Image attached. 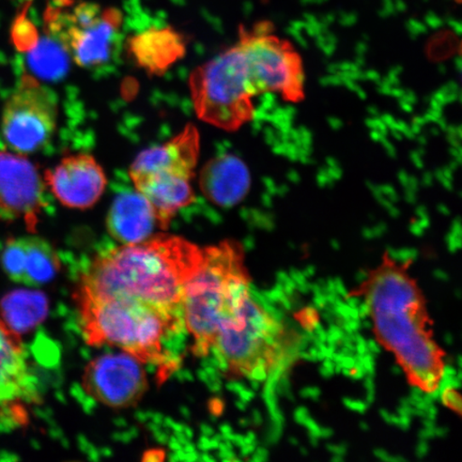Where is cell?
I'll return each instance as SVG.
<instances>
[{"instance_id": "1", "label": "cell", "mask_w": 462, "mask_h": 462, "mask_svg": "<svg viewBox=\"0 0 462 462\" xmlns=\"http://www.w3.org/2000/svg\"><path fill=\"white\" fill-rule=\"evenodd\" d=\"M204 260V248L181 236L155 235L95 258L79 294L123 297L182 315L184 292Z\"/></svg>"}, {"instance_id": "2", "label": "cell", "mask_w": 462, "mask_h": 462, "mask_svg": "<svg viewBox=\"0 0 462 462\" xmlns=\"http://www.w3.org/2000/svg\"><path fill=\"white\" fill-rule=\"evenodd\" d=\"M75 299L87 343L117 346L143 364L159 366L162 374L171 371L164 344L171 334L182 330V315L123 297L77 293Z\"/></svg>"}, {"instance_id": "3", "label": "cell", "mask_w": 462, "mask_h": 462, "mask_svg": "<svg viewBox=\"0 0 462 462\" xmlns=\"http://www.w3.org/2000/svg\"><path fill=\"white\" fill-rule=\"evenodd\" d=\"M241 263L242 248L236 242L204 248V260L188 282L182 305L195 356L210 355L219 327L233 319L235 310L248 298L246 287L235 275Z\"/></svg>"}, {"instance_id": "4", "label": "cell", "mask_w": 462, "mask_h": 462, "mask_svg": "<svg viewBox=\"0 0 462 462\" xmlns=\"http://www.w3.org/2000/svg\"><path fill=\"white\" fill-rule=\"evenodd\" d=\"M373 282L366 302L374 310L381 338L395 350L419 385L426 373L441 375L440 354L423 331L418 314L420 299L412 282L398 271L388 269L375 275Z\"/></svg>"}, {"instance_id": "5", "label": "cell", "mask_w": 462, "mask_h": 462, "mask_svg": "<svg viewBox=\"0 0 462 462\" xmlns=\"http://www.w3.org/2000/svg\"><path fill=\"white\" fill-rule=\"evenodd\" d=\"M200 152L199 132L188 125L161 146L143 150L129 169L135 190L152 206L160 229L195 200L192 186Z\"/></svg>"}, {"instance_id": "6", "label": "cell", "mask_w": 462, "mask_h": 462, "mask_svg": "<svg viewBox=\"0 0 462 462\" xmlns=\"http://www.w3.org/2000/svg\"><path fill=\"white\" fill-rule=\"evenodd\" d=\"M189 87L196 115L216 128L239 130L255 113L256 96L236 44L196 68Z\"/></svg>"}, {"instance_id": "7", "label": "cell", "mask_w": 462, "mask_h": 462, "mask_svg": "<svg viewBox=\"0 0 462 462\" xmlns=\"http://www.w3.org/2000/svg\"><path fill=\"white\" fill-rule=\"evenodd\" d=\"M55 3L45 13V33L79 67L95 68L109 61L123 21L120 11L88 2Z\"/></svg>"}, {"instance_id": "8", "label": "cell", "mask_w": 462, "mask_h": 462, "mask_svg": "<svg viewBox=\"0 0 462 462\" xmlns=\"http://www.w3.org/2000/svg\"><path fill=\"white\" fill-rule=\"evenodd\" d=\"M238 46L255 96L274 92L287 102L304 99V69L293 46L273 34L263 22L251 29L241 27Z\"/></svg>"}, {"instance_id": "9", "label": "cell", "mask_w": 462, "mask_h": 462, "mask_svg": "<svg viewBox=\"0 0 462 462\" xmlns=\"http://www.w3.org/2000/svg\"><path fill=\"white\" fill-rule=\"evenodd\" d=\"M60 116L56 92L32 74H24L2 116L5 143L21 154L39 152L53 138Z\"/></svg>"}, {"instance_id": "10", "label": "cell", "mask_w": 462, "mask_h": 462, "mask_svg": "<svg viewBox=\"0 0 462 462\" xmlns=\"http://www.w3.org/2000/svg\"><path fill=\"white\" fill-rule=\"evenodd\" d=\"M84 389L95 401L107 407L136 406L149 388L143 363L126 352L106 354L85 368Z\"/></svg>"}, {"instance_id": "11", "label": "cell", "mask_w": 462, "mask_h": 462, "mask_svg": "<svg viewBox=\"0 0 462 462\" xmlns=\"http://www.w3.org/2000/svg\"><path fill=\"white\" fill-rule=\"evenodd\" d=\"M44 178L24 154L0 149V217L36 229L44 207Z\"/></svg>"}, {"instance_id": "12", "label": "cell", "mask_w": 462, "mask_h": 462, "mask_svg": "<svg viewBox=\"0 0 462 462\" xmlns=\"http://www.w3.org/2000/svg\"><path fill=\"white\" fill-rule=\"evenodd\" d=\"M44 181L62 206L79 210L94 207L107 186L106 171L88 153L63 158L53 170L45 171Z\"/></svg>"}, {"instance_id": "13", "label": "cell", "mask_w": 462, "mask_h": 462, "mask_svg": "<svg viewBox=\"0 0 462 462\" xmlns=\"http://www.w3.org/2000/svg\"><path fill=\"white\" fill-rule=\"evenodd\" d=\"M26 356L20 335L0 318V420H24L22 398L28 391Z\"/></svg>"}, {"instance_id": "14", "label": "cell", "mask_w": 462, "mask_h": 462, "mask_svg": "<svg viewBox=\"0 0 462 462\" xmlns=\"http://www.w3.org/2000/svg\"><path fill=\"white\" fill-rule=\"evenodd\" d=\"M0 263L11 280L31 286L54 280L60 267L54 248L37 236L9 239L0 255Z\"/></svg>"}, {"instance_id": "15", "label": "cell", "mask_w": 462, "mask_h": 462, "mask_svg": "<svg viewBox=\"0 0 462 462\" xmlns=\"http://www.w3.org/2000/svg\"><path fill=\"white\" fill-rule=\"evenodd\" d=\"M199 188L208 200L221 208H233L246 198L251 172L235 154H222L202 167Z\"/></svg>"}, {"instance_id": "16", "label": "cell", "mask_w": 462, "mask_h": 462, "mask_svg": "<svg viewBox=\"0 0 462 462\" xmlns=\"http://www.w3.org/2000/svg\"><path fill=\"white\" fill-rule=\"evenodd\" d=\"M106 227L121 245L140 244L159 228L153 209L143 196L135 192L119 194L109 208Z\"/></svg>"}, {"instance_id": "17", "label": "cell", "mask_w": 462, "mask_h": 462, "mask_svg": "<svg viewBox=\"0 0 462 462\" xmlns=\"http://www.w3.org/2000/svg\"><path fill=\"white\" fill-rule=\"evenodd\" d=\"M129 49L138 67L149 74L162 75L186 55L187 45L172 28H152L133 37Z\"/></svg>"}, {"instance_id": "18", "label": "cell", "mask_w": 462, "mask_h": 462, "mask_svg": "<svg viewBox=\"0 0 462 462\" xmlns=\"http://www.w3.org/2000/svg\"><path fill=\"white\" fill-rule=\"evenodd\" d=\"M48 313V298L42 291L19 289L5 294L0 301L2 319L17 335L42 325Z\"/></svg>"}, {"instance_id": "19", "label": "cell", "mask_w": 462, "mask_h": 462, "mask_svg": "<svg viewBox=\"0 0 462 462\" xmlns=\"http://www.w3.org/2000/svg\"><path fill=\"white\" fill-rule=\"evenodd\" d=\"M69 58L61 45L46 33L28 48V65L40 79L60 78L66 72Z\"/></svg>"}, {"instance_id": "20", "label": "cell", "mask_w": 462, "mask_h": 462, "mask_svg": "<svg viewBox=\"0 0 462 462\" xmlns=\"http://www.w3.org/2000/svg\"><path fill=\"white\" fill-rule=\"evenodd\" d=\"M441 400L446 406H449L459 412L461 409L460 397L455 389H447L441 393Z\"/></svg>"}, {"instance_id": "21", "label": "cell", "mask_w": 462, "mask_h": 462, "mask_svg": "<svg viewBox=\"0 0 462 462\" xmlns=\"http://www.w3.org/2000/svg\"><path fill=\"white\" fill-rule=\"evenodd\" d=\"M344 403L346 408H349L351 410H354V411H357V412H361V413H364V411H366V409H367V403L351 401V400H348V398H345Z\"/></svg>"}, {"instance_id": "22", "label": "cell", "mask_w": 462, "mask_h": 462, "mask_svg": "<svg viewBox=\"0 0 462 462\" xmlns=\"http://www.w3.org/2000/svg\"><path fill=\"white\" fill-rule=\"evenodd\" d=\"M288 275L289 277H291V280L294 281V282H296L297 285L304 284V282H306V277L304 276V274L302 273H300V271L296 269H291V274Z\"/></svg>"}, {"instance_id": "23", "label": "cell", "mask_w": 462, "mask_h": 462, "mask_svg": "<svg viewBox=\"0 0 462 462\" xmlns=\"http://www.w3.org/2000/svg\"><path fill=\"white\" fill-rule=\"evenodd\" d=\"M301 395L305 398H311V400L317 401L320 396V390L317 388H306L301 392Z\"/></svg>"}, {"instance_id": "24", "label": "cell", "mask_w": 462, "mask_h": 462, "mask_svg": "<svg viewBox=\"0 0 462 462\" xmlns=\"http://www.w3.org/2000/svg\"><path fill=\"white\" fill-rule=\"evenodd\" d=\"M309 418V411L306 408H299L294 412V419L297 420L298 423L303 424L305 420Z\"/></svg>"}, {"instance_id": "25", "label": "cell", "mask_w": 462, "mask_h": 462, "mask_svg": "<svg viewBox=\"0 0 462 462\" xmlns=\"http://www.w3.org/2000/svg\"><path fill=\"white\" fill-rule=\"evenodd\" d=\"M335 291H337V293L338 296L346 297L348 296V292H346V289L344 285V282L340 279H335Z\"/></svg>"}, {"instance_id": "26", "label": "cell", "mask_w": 462, "mask_h": 462, "mask_svg": "<svg viewBox=\"0 0 462 462\" xmlns=\"http://www.w3.org/2000/svg\"><path fill=\"white\" fill-rule=\"evenodd\" d=\"M357 310H359L360 318H362V319H366L368 314L371 313L372 308L371 305L365 302L359 304V306H357Z\"/></svg>"}, {"instance_id": "27", "label": "cell", "mask_w": 462, "mask_h": 462, "mask_svg": "<svg viewBox=\"0 0 462 462\" xmlns=\"http://www.w3.org/2000/svg\"><path fill=\"white\" fill-rule=\"evenodd\" d=\"M314 303H315L317 309L325 308V306L327 304L326 294L325 293L316 294V296L314 298Z\"/></svg>"}, {"instance_id": "28", "label": "cell", "mask_w": 462, "mask_h": 462, "mask_svg": "<svg viewBox=\"0 0 462 462\" xmlns=\"http://www.w3.org/2000/svg\"><path fill=\"white\" fill-rule=\"evenodd\" d=\"M366 344H367L368 352H371V354H373V355L380 354V346L377 344V342H374V340L371 339V340H368V342L366 340Z\"/></svg>"}, {"instance_id": "29", "label": "cell", "mask_w": 462, "mask_h": 462, "mask_svg": "<svg viewBox=\"0 0 462 462\" xmlns=\"http://www.w3.org/2000/svg\"><path fill=\"white\" fill-rule=\"evenodd\" d=\"M343 367L354 368L356 361L354 356H344L342 363Z\"/></svg>"}, {"instance_id": "30", "label": "cell", "mask_w": 462, "mask_h": 462, "mask_svg": "<svg viewBox=\"0 0 462 462\" xmlns=\"http://www.w3.org/2000/svg\"><path fill=\"white\" fill-rule=\"evenodd\" d=\"M410 425H411V417L400 415V423H398V426H401L403 430H407L409 429Z\"/></svg>"}, {"instance_id": "31", "label": "cell", "mask_w": 462, "mask_h": 462, "mask_svg": "<svg viewBox=\"0 0 462 462\" xmlns=\"http://www.w3.org/2000/svg\"><path fill=\"white\" fill-rule=\"evenodd\" d=\"M419 457H424V456L429 453V446H427L426 441L421 440L420 446L417 450Z\"/></svg>"}, {"instance_id": "32", "label": "cell", "mask_w": 462, "mask_h": 462, "mask_svg": "<svg viewBox=\"0 0 462 462\" xmlns=\"http://www.w3.org/2000/svg\"><path fill=\"white\" fill-rule=\"evenodd\" d=\"M268 458V452L267 450L263 448H259L257 450L255 457H254V460L255 461H263Z\"/></svg>"}, {"instance_id": "33", "label": "cell", "mask_w": 462, "mask_h": 462, "mask_svg": "<svg viewBox=\"0 0 462 462\" xmlns=\"http://www.w3.org/2000/svg\"><path fill=\"white\" fill-rule=\"evenodd\" d=\"M420 437L421 440L427 441L429 439L435 437V435H433V430L424 429L420 432Z\"/></svg>"}, {"instance_id": "34", "label": "cell", "mask_w": 462, "mask_h": 462, "mask_svg": "<svg viewBox=\"0 0 462 462\" xmlns=\"http://www.w3.org/2000/svg\"><path fill=\"white\" fill-rule=\"evenodd\" d=\"M374 453L378 458L389 461L390 455L388 453L384 452L383 449H377V450H375Z\"/></svg>"}, {"instance_id": "35", "label": "cell", "mask_w": 462, "mask_h": 462, "mask_svg": "<svg viewBox=\"0 0 462 462\" xmlns=\"http://www.w3.org/2000/svg\"><path fill=\"white\" fill-rule=\"evenodd\" d=\"M240 394L245 402H250L254 397V393L251 391L242 390L240 391Z\"/></svg>"}, {"instance_id": "36", "label": "cell", "mask_w": 462, "mask_h": 462, "mask_svg": "<svg viewBox=\"0 0 462 462\" xmlns=\"http://www.w3.org/2000/svg\"><path fill=\"white\" fill-rule=\"evenodd\" d=\"M346 304L348 305L350 309H356L357 306H359L360 302L359 300L356 298H348L346 299Z\"/></svg>"}, {"instance_id": "37", "label": "cell", "mask_w": 462, "mask_h": 462, "mask_svg": "<svg viewBox=\"0 0 462 462\" xmlns=\"http://www.w3.org/2000/svg\"><path fill=\"white\" fill-rule=\"evenodd\" d=\"M302 273L304 274L306 279H308V277L313 276L315 274V268L313 267V265H309V267L306 268Z\"/></svg>"}, {"instance_id": "38", "label": "cell", "mask_w": 462, "mask_h": 462, "mask_svg": "<svg viewBox=\"0 0 462 462\" xmlns=\"http://www.w3.org/2000/svg\"><path fill=\"white\" fill-rule=\"evenodd\" d=\"M320 374L323 375V377L328 378L330 377V375H332L334 372L331 371V369L322 366L320 369Z\"/></svg>"}, {"instance_id": "39", "label": "cell", "mask_w": 462, "mask_h": 462, "mask_svg": "<svg viewBox=\"0 0 462 462\" xmlns=\"http://www.w3.org/2000/svg\"><path fill=\"white\" fill-rule=\"evenodd\" d=\"M435 275H436V277H438L439 280H441V281H448V274L446 273H443V271H441V270L436 271Z\"/></svg>"}, {"instance_id": "40", "label": "cell", "mask_w": 462, "mask_h": 462, "mask_svg": "<svg viewBox=\"0 0 462 462\" xmlns=\"http://www.w3.org/2000/svg\"><path fill=\"white\" fill-rule=\"evenodd\" d=\"M288 279L289 275L285 273H280L279 274H277V281H279V282H282V284H285Z\"/></svg>"}, {"instance_id": "41", "label": "cell", "mask_w": 462, "mask_h": 462, "mask_svg": "<svg viewBox=\"0 0 462 462\" xmlns=\"http://www.w3.org/2000/svg\"><path fill=\"white\" fill-rule=\"evenodd\" d=\"M435 421L430 419L424 420V429L433 430L435 429Z\"/></svg>"}, {"instance_id": "42", "label": "cell", "mask_w": 462, "mask_h": 462, "mask_svg": "<svg viewBox=\"0 0 462 462\" xmlns=\"http://www.w3.org/2000/svg\"><path fill=\"white\" fill-rule=\"evenodd\" d=\"M333 435V431L330 429H320V437L328 438Z\"/></svg>"}, {"instance_id": "43", "label": "cell", "mask_w": 462, "mask_h": 462, "mask_svg": "<svg viewBox=\"0 0 462 462\" xmlns=\"http://www.w3.org/2000/svg\"><path fill=\"white\" fill-rule=\"evenodd\" d=\"M368 279V273L366 271H361L359 274L356 275V280L360 282H365Z\"/></svg>"}, {"instance_id": "44", "label": "cell", "mask_w": 462, "mask_h": 462, "mask_svg": "<svg viewBox=\"0 0 462 462\" xmlns=\"http://www.w3.org/2000/svg\"><path fill=\"white\" fill-rule=\"evenodd\" d=\"M381 417H383L385 421H388V423H391L393 415L383 410V411H381Z\"/></svg>"}, {"instance_id": "45", "label": "cell", "mask_w": 462, "mask_h": 462, "mask_svg": "<svg viewBox=\"0 0 462 462\" xmlns=\"http://www.w3.org/2000/svg\"><path fill=\"white\" fill-rule=\"evenodd\" d=\"M254 420H255V423H262V415L258 411L254 412Z\"/></svg>"}, {"instance_id": "46", "label": "cell", "mask_w": 462, "mask_h": 462, "mask_svg": "<svg viewBox=\"0 0 462 462\" xmlns=\"http://www.w3.org/2000/svg\"><path fill=\"white\" fill-rule=\"evenodd\" d=\"M444 340H446V343L448 345L453 343V337H450V334H447L446 337H444Z\"/></svg>"}, {"instance_id": "47", "label": "cell", "mask_w": 462, "mask_h": 462, "mask_svg": "<svg viewBox=\"0 0 462 462\" xmlns=\"http://www.w3.org/2000/svg\"><path fill=\"white\" fill-rule=\"evenodd\" d=\"M361 325H363V327L366 328H371V322H368L365 319H364V321L361 323Z\"/></svg>"}, {"instance_id": "48", "label": "cell", "mask_w": 462, "mask_h": 462, "mask_svg": "<svg viewBox=\"0 0 462 462\" xmlns=\"http://www.w3.org/2000/svg\"><path fill=\"white\" fill-rule=\"evenodd\" d=\"M393 373H394L396 374H401V369H398L397 367H394V369H393Z\"/></svg>"}, {"instance_id": "49", "label": "cell", "mask_w": 462, "mask_h": 462, "mask_svg": "<svg viewBox=\"0 0 462 462\" xmlns=\"http://www.w3.org/2000/svg\"><path fill=\"white\" fill-rule=\"evenodd\" d=\"M361 427H362L363 430H368V425H366L365 423H362Z\"/></svg>"}, {"instance_id": "50", "label": "cell", "mask_w": 462, "mask_h": 462, "mask_svg": "<svg viewBox=\"0 0 462 462\" xmlns=\"http://www.w3.org/2000/svg\"><path fill=\"white\" fill-rule=\"evenodd\" d=\"M291 441L294 444V446H298V442H297L296 439H291Z\"/></svg>"}]
</instances>
